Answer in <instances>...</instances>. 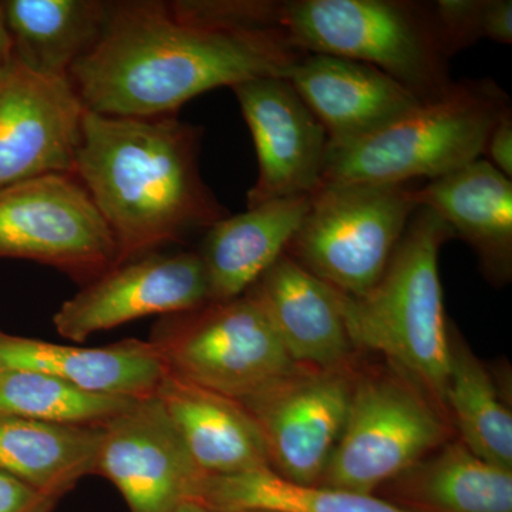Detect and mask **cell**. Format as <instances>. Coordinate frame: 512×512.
<instances>
[{
	"instance_id": "obj_2",
	"label": "cell",
	"mask_w": 512,
	"mask_h": 512,
	"mask_svg": "<svg viewBox=\"0 0 512 512\" xmlns=\"http://www.w3.org/2000/svg\"><path fill=\"white\" fill-rule=\"evenodd\" d=\"M201 134L177 116L86 110L74 175L113 235L117 265L183 242L228 217L201 175Z\"/></svg>"
},
{
	"instance_id": "obj_13",
	"label": "cell",
	"mask_w": 512,
	"mask_h": 512,
	"mask_svg": "<svg viewBox=\"0 0 512 512\" xmlns=\"http://www.w3.org/2000/svg\"><path fill=\"white\" fill-rule=\"evenodd\" d=\"M84 114L69 79L42 76L16 62L0 80V190L76 173Z\"/></svg>"
},
{
	"instance_id": "obj_32",
	"label": "cell",
	"mask_w": 512,
	"mask_h": 512,
	"mask_svg": "<svg viewBox=\"0 0 512 512\" xmlns=\"http://www.w3.org/2000/svg\"><path fill=\"white\" fill-rule=\"evenodd\" d=\"M173 512H215L210 508L205 507L204 504L197 503V501H185V503L178 505Z\"/></svg>"
},
{
	"instance_id": "obj_14",
	"label": "cell",
	"mask_w": 512,
	"mask_h": 512,
	"mask_svg": "<svg viewBox=\"0 0 512 512\" xmlns=\"http://www.w3.org/2000/svg\"><path fill=\"white\" fill-rule=\"evenodd\" d=\"M254 138L258 178L247 207L312 195L322 185L329 138L320 121L282 77L232 87Z\"/></svg>"
},
{
	"instance_id": "obj_3",
	"label": "cell",
	"mask_w": 512,
	"mask_h": 512,
	"mask_svg": "<svg viewBox=\"0 0 512 512\" xmlns=\"http://www.w3.org/2000/svg\"><path fill=\"white\" fill-rule=\"evenodd\" d=\"M454 237L439 215L420 207L382 279L363 295L338 291L356 348L380 353L447 417L451 338L439 274L441 245Z\"/></svg>"
},
{
	"instance_id": "obj_4",
	"label": "cell",
	"mask_w": 512,
	"mask_h": 512,
	"mask_svg": "<svg viewBox=\"0 0 512 512\" xmlns=\"http://www.w3.org/2000/svg\"><path fill=\"white\" fill-rule=\"evenodd\" d=\"M276 25L299 52L375 66L421 103L443 99L456 83L427 3L291 0L276 3Z\"/></svg>"
},
{
	"instance_id": "obj_1",
	"label": "cell",
	"mask_w": 512,
	"mask_h": 512,
	"mask_svg": "<svg viewBox=\"0 0 512 512\" xmlns=\"http://www.w3.org/2000/svg\"><path fill=\"white\" fill-rule=\"evenodd\" d=\"M305 53L278 26L242 28L197 22L168 2H109L99 42L70 70L84 109L103 116H175L218 87L261 77L286 79Z\"/></svg>"
},
{
	"instance_id": "obj_11",
	"label": "cell",
	"mask_w": 512,
	"mask_h": 512,
	"mask_svg": "<svg viewBox=\"0 0 512 512\" xmlns=\"http://www.w3.org/2000/svg\"><path fill=\"white\" fill-rule=\"evenodd\" d=\"M210 303L198 252H153L114 266L84 285L53 316L56 332L82 343L94 333L153 315L195 311Z\"/></svg>"
},
{
	"instance_id": "obj_19",
	"label": "cell",
	"mask_w": 512,
	"mask_h": 512,
	"mask_svg": "<svg viewBox=\"0 0 512 512\" xmlns=\"http://www.w3.org/2000/svg\"><path fill=\"white\" fill-rule=\"evenodd\" d=\"M414 200L446 222L454 235L480 255L495 281L510 276L512 256V183L487 160L414 188Z\"/></svg>"
},
{
	"instance_id": "obj_20",
	"label": "cell",
	"mask_w": 512,
	"mask_h": 512,
	"mask_svg": "<svg viewBox=\"0 0 512 512\" xmlns=\"http://www.w3.org/2000/svg\"><path fill=\"white\" fill-rule=\"evenodd\" d=\"M156 396L205 476H234L271 468L261 431L237 400L167 373Z\"/></svg>"
},
{
	"instance_id": "obj_16",
	"label": "cell",
	"mask_w": 512,
	"mask_h": 512,
	"mask_svg": "<svg viewBox=\"0 0 512 512\" xmlns=\"http://www.w3.org/2000/svg\"><path fill=\"white\" fill-rule=\"evenodd\" d=\"M247 293L261 306L296 365L348 369L356 346L336 289L284 254Z\"/></svg>"
},
{
	"instance_id": "obj_8",
	"label": "cell",
	"mask_w": 512,
	"mask_h": 512,
	"mask_svg": "<svg viewBox=\"0 0 512 512\" xmlns=\"http://www.w3.org/2000/svg\"><path fill=\"white\" fill-rule=\"evenodd\" d=\"M447 417L400 375L353 382L348 419L320 485L375 495L450 437Z\"/></svg>"
},
{
	"instance_id": "obj_6",
	"label": "cell",
	"mask_w": 512,
	"mask_h": 512,
	"mask_svg": "<svg viewBox=\"0 0 512 512\" xmlns=\"http://www.w3.org/2000/svg\"><path fill=\"white\" fill-rule=\"evenodd\" d=\"M409 184H325L285 255L320 281L359 296L382 279L414 212Z\"/></svg>"
},
{
	"instance_id": "obj_12",
	"label": "cell",
	"mask_w": 512,
	"mask_h": 512,
	"mask_svg": "<svg viewBox=\"0 0 512 512\" xmlns=\"http://www.w3.org/2000/svg\"><path fill=\"white\" fill-rule=\"evenodd\" d=\"M96 474L114 484L131 512H173L192 501L204 476L156 394L103 424Z\"/></svg>"
},
{
	"instance_id": "obj_18",
	"label": "cell",
	"mask_w": 512,
	"mask_h": 512,
	"mask_svg": "<svg viewBox=\"0 0 512 512\" xmlns=\"http://www.w3.org/2000/svg\"><path fill=\"white\" fill-rule=\"evenodd\" d=\"M311 195L264 202L215 222L198 252L207 276L210 302L245 295L285 254L308 214Z\"/></svg>"
},
{
	"instance_id": "obj_31",
	"label": "cell",
	"mask_w": 512,
	"mask_h": 512,
	"mask_svg": "<svg viewBox=\"0 0 512 512\" xmlns=\"http://www.w3.org/2000/svg\"><path fill=\"white\" fill-rule=\"evenodd\" d=\"M15 64V47H13L12 36H10L2 3H0V80L13 69Z\"/></svg>"
},
{
	"instance_id": "obj_17",
	"label": "cell",
	"mask_w": 512,
	"mask_h": 512,
	"mask_svg": "<svg viewBox=\"0 0 512 512\" xmlns=\"http://www.w3.org/2000/svg\"><path fill=\"white\" fill-rule=\"evenodd\" d=\"M0 369L29 370L90 392L133 399L156 394L165 376L163 360L150 340L76 348L10 335L2 329Z\"/></svg>"
},
{
	"instance_id": "obj_29",
	"label": "cell",
	"mask_w": 512,
	"mask_h": 512,
	"mask_svg": "<svg viewBox=\"0 0 512 512\" xmlns=\"http://www.w3.org/2000/svg\"><path fill=\"white\" fill-rule=\"evenodd\" d=\"M484 154L488 156V163L505 177H512V111L505 113L491 130Z\"/></svg>"
},
{
	"instance_id": "obj_25",
	"label": "cell",
	"mask_w": 512,
	"mask_h": 512,
	"mask_svg": "<svg viewBox=\"0 0 512 512\" xmlns=\"http://www.w3.org/2000/svg\"><path fill=\"white\" fill-rule=\"evenodd\" d=\"M444 406L468 450L494 466L512 470L511 412L480 360L458 339H451Z\"/></svg>"
},
{
	"instance_id": "obj_26",
	"label": "cell",
	"mask_w": 512,
	"mask_h": 512,
	"mask_svg": "<svg viewBox=\"0 0 512 512\" xmlns=\"http://www.w3.org/2000/svg\"><path fill=\"white\" fill-rule=\"evenodd\" d=\"M136 400L90 392L29 370L0 369V417L103 426Z\"/></svg>"
},
{
	"instance_id": "obj_23",
	"label": "cell",
	"mask_w": 512,
	"mask_h": 512,
	"mask_svg": "<svg viewBox=\"0 0 512 512\" xmlns=\"http://www.w3.org/2000/svg\"><path fill=\"white\" fill-rule=\"evenodd\" d=\"M6 25L16 62L32 72L69 79L74 64L99 42L109 2L101 0H5Z\"/></svg>"
},
{
	"instance_id": "obj_7",
	"label": "cell",
	"mask_w": 512,
	"mask_h": 512,
	"mask_svg": "<svg viewBox=\"0 0 512 512\" xmlns=\"http://www.w3.org/2000/svg\"><path fill=\"white\" fill-rule=\"evenodd\" d=\"M148 340L167 375L237 402L306 369L293 362L248 293L163 316Z\"/></svg>"
},
{
	"instance_id": "obj_30",
	"label": "cell",
	"mask_w": 512,
	"mask_h": 512,
	"mask_svg": "<svg viewBox=\"0 0 512 512\" xmlns=\"http://www.w3.org/2000/svg\"><path fill=\"white\" fill-rule=\"evenodd\" d=\"M485 39L511 45L512 2L511 0H487L484 20Z\"/></svg>"
},
{
	"instance_id": "obj_5",
	"label": "cell",
	"mask_w": 512,
	"mask_h": 512,
	"mask_svg": "<svg viewBox=\"0 0 512 512\" xmlns=\"http://www.w3.org/2000/svg\"><path fill=\"white\" fill-rule=\"evenodd\" d=\"M508 111L507 93L491 80L454 83L443 99L420 104L362 140L329 148L322 185L436 180L478 160Z\"/></svg>"
},
{
	"instance_id": "obj_21",
	"label": "cell",
	"mask_w": 512,
	"mask_h": 512,
	"mask_svg": "<svg viewBox=\"0 0 512 512\" xmlns=\"http://www.w3.org/2000/svg\"><path fill=\"white\" fill-rule=\"evenodd\" d=\"M383 488V500L407 512H512V470L461 441H447Z\"/></svg>"
},
{
	"instance_id": "obj_27",
	"label": "cell",
	"mask_w": 512,
	"mask_h": 512,
	"mask_svg": "<svg viewBox=\"0 0 512 512\" xmlns=\"http://www.w3.org/2000/svg\"><path fill=\"white\" fill-rule=\"evenodd\" d=\"M427 8L448 57L485 39L487 0H439L427 3Z\"/></svg>"
},
{
	"instance_id": "obj_28",
	"label": "cell",
	"mask_w": 512,
	"mask_h": 512,
	"mask_svg": "<svg viewBox=\"0 0 512 512\" xmlns=\"http://www.w3.org/2000/svg\"><path fill=\"white\" fill-rule=\"evenodd\" d=\"M59 500L0 470V512H53Z\"/></svg>"
},
{
	"instance_id": "obj_24",
	"label": "cell",
	"mask_w": 512,
	"mask_h": 512,
	"mask_svg": "<svg viewBox=\"0 0 512 512\" xmlns=\"http://www.w3.org/2000/svg\"><path fill=\"white\" fill-rule=\"evenodd\" d=\"M192 501L215 512H407L379 495L285 480L271 468L202 476Z\"/></svg>"
},
{
	"instance_id": "obj_15",
	"label": "cell",
	"mask_w": 512,
	"mask_h": 512,
	"mask_svg": "<svg viewBox=\"0 0 512 512\" xmlns=\"http://www.w3.org/2000/svg\"><path fill=\"white\" fill-rule=\"evenodd\" d=\"M286 80L325 128L329 148L362 140L423 104L382 70L345 57L305 53Z\"/></svg>"
},
{
	"instance_id": "obj_33",
	"label": "cell",
	"mask_w": 512,
	"mask_h": 512,
	"mask_svg": "<svg viewBox=\"0 0 512 512\" xmlns=\"http://www.w3.org/2000/svg\"><path fill=\"white\" fill-rule=\"evenodd\" d=\"M251 512H265V511H251Z\"/></svg>"
},
{
	"instance_id": "obj_10",
	"label": "cell",
	"mask_w": 512,
	"mask_h": 512,
	"mask_svg": "<svg viewBox=\"0 0 512 512\" xmlns=\"http://www.w3.org/2000/svg\"><path fill=\"white\" fill-rule=\"evenodd\" d=\"M352 389L348 370L301 369L238 403L261 431L271 470L318 485L345 429Z\"/></svg>"
},
{
	"instance_id": "obj_9",
	"label": "cell",
	"mask_w": 512,
	"mask_h": 512,
	"mask_svg": "<svg viewBox=\"0 0 512 512\" xmlns=\"http://www.w3.org/2000/svg\"><path fill=\"white\" fill-rule=\"evenodd\" d=\"M0 258L50 266L84 286L117 265V247L82 181L52 174L0 190Z\"/></svg>"
},
{
	"instance_id": "obj_22",
	"label": "cell",
	"mask_w": 512,
	"mask_h": 512,
	"mask_svg": "<svg viewBox=\"0 0 512 512\" xmlns=\"http://www.w3.org/2000/svg\"><path fill=\"white\" fill-rule=\"evenodd\" d=\"M103 426L0 417V470L62 500L97 471Z\"/></svg>"
}]
</instances>
